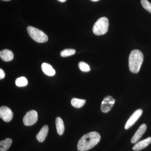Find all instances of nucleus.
Instances as JSON below:
<instances>
[{
	"label": "nucleus",
	"instance_id": "obj_19",
	"mask_svg": "<svg viewBox=\"0 0 151 151\" xmlns=\"http://www.w3.org/2000/svg\"><path fill=\"white\" fill-rule=\"evenodd\" d=\"M78 67H79L80 70L83 71V72H89L90 70V67H89V65L86 63L83 62V61H81V62L79 63Z\"/></svg>",
	"mask_w": 151,
	"mask_h": 151
},
{
	"label": "nucleus",
	"instance_id": "obj_9",
	"mask_svg": "<svg viewBox=\"0 0 151 151\" xmlns=\"http://www.w3.org/2000/svg\"><path fill=\"white\" fill-rule=\"evenodd\" d=\"M147 129V125L145 124H142L141 125L132 137L131 139V143L133 144L137 143V142L142 137V135L146 132Z\"/></svg>",
	"mask_w": 151,
	"mask_h": 151
},
{
	"label": "nucleus",
	"instance_id": "obj_15",
	"mask_svg": "<svg viewBox=\"0 0 151 151\" xmlns=\"http://www.w3.org/2000/svg\"><path fill=\"white\" fill-rule=\"evenodd\" d=\"M12 143L10 138H6L0 142V151H7L9 148Z\"/></svg>",
	"mask_w": 151,
	"mask_h": 151
},
{
	"label": "nucleus",
	"instance_id": "obj_22",
	"mask_svg": "<svg viewBox=\"0 0 151 151\" xmlns=\"http://www.w3.org/2000/svg\"><path fill=\"white\" fill-rule=\"evenodd\" d=\"M58 1L61 2H64L66 1V0H58Z\"/></svg>",
	"mask_w": 151,
	"mask_h": 151
},
{
	"label": "nucleus",
	"instance_id": "obj_3",
	"mask_svg": "<svg viewBox=\"0 0 151 151\" xmlns=\"http://www.w3.org/2000/svg\"><path fill=\"white\" fill-rule=\"evenodd\" d=\"M109 27V22L108 18L105 17L100 18L95 22L92 31L94 34L97 35H102L108 32Z\"/></svg>",
	"mask_w": 151,
	"mask_h": 151
},
{
	"label": "nucleus",
	"instance_id": "obj_7",
	"mask_svg": "<svg viewBox=\"0 0 151 151\" xmlns=\"http://www.w3.org/2000/svg\"><path fill=\"white\" fill-rule=\"evenodd\" d=\"M0 117L5 122H10L13 119V113L8 107L2 106L0 108Z\"/></svg>",
	"mask_w": 151,
	"mask_h": 151
},
{
	"label": "nucleus",
	"instance_id": "obj_6",
	"mask_svg": "<svg viewBox=\"0 0 151 151\" xmlns=\"http://www.w3.org/2000/svg\"><path fill=\"white\" fill-rule=\"evenodd\" d=\"M115 103V100L111 96H106L104 98L101 105V110L103 113H107L111 111Z\"/></svg>",
	"mask_w": 151,
	"mask_h": 151
},
{
	"label": "nucleus",
	"instance_id": "obj_4",
	"mask_svg": "<svg viewBox=\"0 0 151 151\" xmlns=\"http://www.w3.org/2000/svg\"><path fill=\"white\" fill-rule=\"evenodd\" d=\"M27 32L33 40L39 43L46 42L48 40V37L42 31L32 26L27 27Z\"/></svg>",
	"mask_w": 151,
	"mask_h": 151
},
{
	"label": "nucleus",
	"instance_id": "obj_18",
	"mask_svg": "<svg viewBox=\"0 0 151 151\" xmlns=\"http://www.w3.org/2000/svg\"><path fill=\"white\" fill-rule=\"evenodd\" d=\"M76 52V51L75 50L73 49H65L60 52V55L63 57H66L73 55L75 54Z\"/></svg>",
	"mask_w": 151,
	"mask_h": 151
},
{
	"label": "nucleus",
	"instance_id": "obj_24",
	"mask_svg": "<svg viewBox=\"0 0 151 151\" xmlns=\"http://www.w3.org/2000/svg\"><path fill=\"white\" fill-rule=\"evenodd\" d=\"M2 1H10V0H2Z\"/></svg>",
	"mask_w": 151,
	"mask_h": 151
},
{
	"label": "nucleus",
	"instance_id": "obj_21",
	"mask_svg": "<svg viewBox=\"0 0 151 151\" xmlns=\"http://www.w3.org/2000/svg\"><path fill=\"white\" fill-rule=\"evenodd\" d=\"M5 76V73L1 68L0 69V79H2Z\"/></svg>",
	"mask_w": 151,
	"mask_h": 151
},
{
	"label": "nucleus",
	"instance_id": "obj_2",
	"mask_svg": "<svg viewBox=\"0 0 151 151\" xmlns=\"http://www.w3.org/2000/svg\"><path fill=\"white\" fill-rule=\"evenodd\" d=\"M144 60V55L139 50H134L131 52L129 59V70L132 73H138Z\"/></svg>",
	"mask_w": 151,
	"mask_h": 151
},
{
	"label": "nucleus",
	"instance_id": "obj_20",
	"mask_svg": "<svg viewBox=\"0 0 151 151\" xmlns=\"http://www.w3.org/2000/svg\"><path fill=\"white\" fill-rule=\"evenodd\" d=\"M141 4L146 10L151 14V4L147 0H141Z\"/></svg>",
	"mask_w": 151,
	"mask_h": 151
},
{
	"label": "nucleus",
	"instance_id": "obj_17",
	"mask_svg": "<svg viewBox=\"0 0 151 151\" xmlns=\"http://www.w3.org/2000/svg\"><path fill=\"white\" fill-rule=\"evenodd\" d=\"M16 85L19 87L26 86L28 84L27 79L24 77H20L17 78L15 81Z\"/></svg>",
	"mask_w": 151,
	"mask_h": 151
},
{
	"label": "nucleus",
	"instance_id": "obj_13",
	"mask_svg": "<svg viewBox=\"0 0 151 151\" xmlns=\"http://www.w3.org/2000/svg\"><path fill=\"white\" fill-rule=\"evenodd\" d=\"M41 68L44 73L49 76H53L55 73V70L50 64L44 63L42 64Z\"/></svg>",
	"mask_w": 151,
	"mask_h": 151
},
{
	"label": "nucleus",
	"instance_id": "obj_16",
	"mask_svg": "<svg viewBox=\"0 0 151 151\" xmlns=\"http://www.w3.org/2000/svg\"><path fill=\"white\" fill-rule=\"evenodd\" d=\"M86 103V100L73 98L71 100V105L76 108H80L82 107Z\"/></svg>",
	"mask_w": 151,
	"mask_h": 151
},
{
	"label": "nucleus",
	"instance_id": "obj_23",
	"mask_svg": "<svg viewBox=\"0 0 151 151\" xmlns=\"http://www.w3.org/2000/svg\"><path fill=\"white\" fill-rule=\"evenodd\" d=\"M91 1H92L96 2L98 1H100V0H91Z\"/></svg>",
	"mask_w": 151,
	"mask_h": 151
},
{
	"label": "nucleus",
	"instance_id": "obj_1",
	"mask_svg": "<svg viewBox=\"0 0 151 151\" xmlns=\"http://www.w3.org/2000/svg\"><path fill=\"white\" fill-rule=\"evenodd\" d=\"M100 136L97 132H89L83 137L78 141L77 148L80 151H86L92 148L100 142Z\"/></svg>",
	"mask_w": 151,
	"mask_h": 151
},
{
	"label": "nucleus",
	"instance_id": "obj_5",
	"mask_svg": "<svg viewBox=\"0 0 151 151\" xmlns=\"http://www.w3.org/2000/svg\"><path fill=\"white\" fill-rule=\"evenodd\" d=\"M38 120V114L36 111L31 110L27 112L24 117V124L26 126H31L35 124Z\"/></svg>",
	"mask_w": 151,
	"mask_h": 151
},
{
	"label": "nucleus",
	"instance_id": "obj_8",
	"mask_svg": "<svg viewBox=\"0 0 151 151\" xmlns=\"http://www.w3.org/2000/svg\"><path fill=\"white\" fill-rule=\"evenodd\" d=\"M142 113V110L141 109H138L135 111L127 121L125 124V129H128L131 128L140 118Z\"/></svg>",
	"mask_w": 151,
	"mask_h": 151
},
{
	"label": "nucleus",
	"instance_id": "obj_11",
	"mask_svg": "<svg viewBox=\"0 0 151 151\" xmlns=\"http://www.w3.org/2000/svg\"><path fill=\"white\" fill-rule=\"evenodd\" d=\"M49 128L47 125H45L42 128L40 132L36 135L37 139L39 142H43L45 140Z\"/></svg>",
	"mask_w": 151,
	"mask_h": 151
},
{
	"label": "nucleus",
	"instance_id": "obj_14",
	"mask_svg": "<svg viewBox=\"0 0 151 151\" xmlns=\"http://www.w3.org/2000/svg\"><path fill=\"white\" fill-rule=\"evenodd\" d=\"M56 130L58 134L59 135H62L63 134L65 130L64 123L60 117H57L55 120Z\"/></svg>",
	"mask_w": 151,
	"mask_h": 151
},
{
	"label": "nucleus",
	"instance_id": "obj_12",
	"mask_svg": "<svg viewBox=\"0 0 151 151\" xmlns=\"http://www.w3.org/2000/svg\"><path fill=\"white\" fill-rule=\"evenodd\" d=\"M0 57L4 61H9L13 59L14 54L10 50L5 49L0 52Z\"/></svg>",
	"mask_w": 151,
	"mask_h": 151
},
{
	"label": "nucleus",
	"instance_id": "obj_10",
	"mask_svg": "<svg viewBox=\"0 0 151 151\" xmlns=\"http://www.w3.org/2000/svg\"><path fill=\"white\" fill-rule=\"evenodd\" d=\"M151 143V137H149L140 141L133 147V150L135 151H139L145 149Z\"/></svg>",
	"mask_w": 151,
	"mask_h": 151
}]
</instances>
